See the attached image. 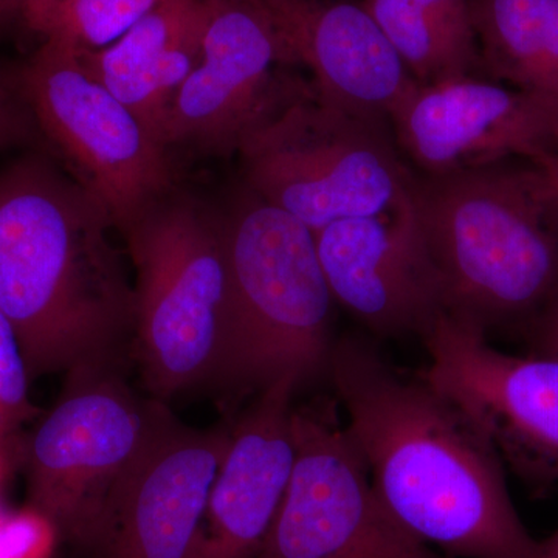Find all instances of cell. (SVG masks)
<instances>
[{
    "label": "cell",
    "mask_w": 558,
    "mask_h": 558,
    "mask_svg": "<svg viewBox=\"0 0 558 558\" xmlns=\"http://www.w3.org/2000/svg\"><path fill=\"white\" fill-rule=\"evenodd\" d=\"M61 543L53 521L38 509L0 510V558H54Z\"/></svg>",
    "instance_id": "cell-22"
},
{
    "label": "cell",
    "mask_w": 558,
    "mask_h": 558,
    "mask_svg": "<svg viewBox=\"0 0 558 558\" xmlns=\"http://www.w3.org/2000/svg\"><path fill=\"white\" fill-rule=\"evenodd\" d=\"M231 428L175 418L124 473L106 501L87 558H189Z\"/></svg>",
    "instance_id": "cell-14"
},
{
    "label": "cell",
    "mask_w": 558,
    "mask_h": 558,
    "mask_svg": "<svg viewBox=\"0 0 558 558\" xmlns=\"http://www.w3.org/2000/svg\"><path fill=\"white\" fill-rule=\"evenodd\" d=\"M269 17L319 97L339 108L388 121L417 83L362 0H253Z\"/></svg>",
    "instance_id": "cell-16"
},
{
    "label": "cell",
    "mask_w": 558,
    "mask_h": 558,
    "mask_svg": "<svg viewBox=\"0 0 558 558\" xmlns=\"http://www.w3.org/2000/svg\"><path fill=\"white\" fill-rule=\"evenodd\" d=\"M202 60L172 102L167 149L211 156L240 153L242 143L310 81L253 0H207Z\"/></svg>",
    "instance_id": "cell-10"
},
{
    "label": "cell",
    "mask_w": 558,
    "mask_h": 558,
    "mask_svg": "<svg viewBox=\"0 0 558 558\" xmlns=\"http://www.w3.org/2000/svg\"><path fill=\"white\" fill-rule=\"evenodd\" d=\"M17 94L73 179L100 201L120 233L172 193L168 149L92 78L73 47L44 39L17 75Z\"/></svg>",
    "instance_id": "cell-8"
},
{
    "label": "cell",
    "mask_w": 558,
    "mask_h": 558,
    "mask_svg": "<svg viewBox=\"0 0 558 558\" xmlns=\"http://www.w3.org/2000/svg\"><path fill=\"white\" fill-rule=\"evenodd\" d=\"M100 201L43 159L0 172V312L31 380L87 365H123L135 290Z\"/></svg>",
    "instance_id": "cell-2"
},
{
    "label": "cell",
    "mask_w": 558,
    "mask_h": 558,
    "mask_svg": "<svg viewBox=\"0 0 558 558\" xmlns=\"http://www.w3.org/2000/svg\"><path fill=\"white\" fill-rule=\"evenodd\" d=\"M33 0H0V13L21 16Z\"/></svg>",
    "instance_id": "cell-29"
},
{
    "label": "cell",
    "mask_w": 558,
    "mask_h": 558,
    "mask_svg": "<svg viewBox=\"0 0 558 558\" xmlns=\"http://www.w3.org/2000/svg\"><path fill=\"white\" fill-rule=\"evenodd\" d=\"M337 306L380 337H424L446 314L411 193L398 207L314 231Z\"/></svg>",
    "instance_id": "cell-13"
},
{
    "label": "cell",
    "mask_w": 558,
    "mask_h": 558,
    "mask_svg": "<svg viewBox=\"0 0 558 558\" xmlns=\"http://www.w3.org/2000/svg\"><path fill=\"white\" fill-rule=\"evenodd\" d=\"M531 337L534 339V354L558 359V304L543 317Z\"/></svg>",
    "instance_id": "cell-25"
},
{
    "label": "cell",
    "mask_w": 558,
    "mask_h": 558,
    "mask_svg": "<svg viewBox=\"0 0 558 558\" xmlns=\"http://www.w3.org/2000/svg\"><path fill=\"white\" fill-rule=\"evenodd\" d=\"M422 11L462 38L475 40L470 20V0H410Z\"/></svg>",
    "instance_id": "cell-24"
},
{
    "label": "cell",
    "mask_w": 558,
    "mask_h": 558,
    "mask_svg": "<svg viewBox=\"0 0 558 558\" xmlns=\"http://www.w3.org/2000/svg\"><path fill=\"white\" fill-rule=\"evenodd\" d=\"M328 379L381 505L410 535L453 558H534L505 464L464 411L421 373L344 336Z\"/></svg>",
    "instance_id": "cell-1"
},
{
    "label": "cell",
    "mask_w": 558,
    "mask_h": 558,
    "mask_svg": "<svg viewBox=\"0 0 558 558\" xmlns=\"http://www.w3.org/2000/svg\"><path fill=\"white\" fill-rule=\"evenodd\" d=\"M160 0H33L21 14L44 39L100 50L120 39Z\"/></svg>",
    "instance_id": "cell-20"
},
{
    "label": "cell",
    "mask_w": 558,
    "mask_h": 558,
    "mask_svg": "<svg viewBox=\"0 0 558 558\" xmlns=\"http://www.w3.org/2000/svg\"><path fill=\"white\" fill-rule=\"evenodd\" d=\"M57 405L22 444L27 505L53 521L62 543L81 554L106 501L175 417L167 403L143 398L123 365L70 369Z\"/></svg>",
    "instance_id": "cell-7"
},
{
    "label": "cell",
    "mask_w": 558,
    "mask_h": 558,
    "mask_svg": "<svg viewBox=\"0 0 558 558\" xmlns=\"http://www.w3.org/2000/svg\"><path fill=\"white\" fill-rule=\"evenodd\" d=\"M135 270L131 354L150 398L168 403L222 387L229 355V266L223 216L165 197L121 231Z\"/></svg>",
    "instance_id": "cell-5"
},
{
    "label": "cell",
    "mask_w": 558,
    "mask_h": 558,
    "mask_svg": "<svg viewBox=\"0 0 558 558\" xmlns=\"http://www.w3.org/2000/svg\"><path fill=\"white\" fill-rule=\"evenodd\" d=\"M488 78L558 101V0H470Z\"/></svg>",
    "instance_id": "cell-18"
},
{
    "label": "cell",
    "mask_w": 558,
    "mask_h": 558,
    "mask_svg": "<svg viewBox=\"0 0 558 558\" xmlns=\"http://www.w3.org/2000/svg\"><path fill=\"white\" fill-rule=\"evenodd\" d=\"M22 444H24L22 436L11 439L0 438V495L10 473L17 465H22Z\"/></svg>",
    "instance_id": "cell-26"
},
{
    "label": "cell",
    "mask_w": 558,
    "mask_h": 558,
    "mask_svg": "<svg viewBox=\"0 0 558 558\" xmlns=\"http://www.w3.org/2000/svg\"><path fill=\"white\" fill-rule=\"evenodd\" d=\"M411 197L446 314L486 337L531 336L558 304V196L537 165L416 175Z\"/></svg>",
    "instance_id": "cell-3"
},
{
    "label": "cell",
    "mask_w": 558,
    "mask_h": 558,
    "mask_svg": "<svg viewBox=\"0 0 558 558\" xmlns=\"http://www.w3.org/2000/svg\"><path fill=\"white\" fill-rule=\"evenodd\" d=\"M422 376L464 411L502 464L534 484L558 481V359L512 355L442 314L421 339Z\"/></svg>",
    "instance_id": "cell-11"
},
{
    "label": "cell",
    "mask_w": 558,
    "mask_h": 558,
    "mask_svg": "<svg viewBox=\"0 0 558 558\" xmlns=\"http://www.w3.org/2000/svg\"><path fill=\"white\" fill-rule=\"evenodd\" d=\"M238 154L250 193L312 231L398 207L416 179L391 123L326 101L311 81Z\"/></svg>",
    "instance_id": "cell-6"
},
{
    "label": "cell",
    "mask_w": 558,
    "mask_h": 558,
    "mask_svg": "<svg viewBox=\"0 0 558 558\" xmlns=\"http://www.w3.org/2000/svg\"><path fill=\"white\" fill-rule=\"evenodd\" d=\"M229 266V355L222 387L299 389L328 377L336 301L314 231L250 193L223 216Z\"/></svg>",
    "instance_id": "cell-4"
},
{
    "label": "cell",
    "mask_w": 558,
    "mask_h": 558,
    "mask_svg": "<svg viewBox=\"0 0 558 558\" xmlns=\"http://www.w3.org/2000/svg\"><path fill=\"white\" fill-rule=\"evenodd\" d=\"M33 121L20 94L14 95L0 80V149L25 142L32 134Z\"/></svg>",
    "instance_id": "cell-23"
},
{
    "label": "cell",
    "mask_w": 558,
    "mask_h": 558,
    "mask_svg": "<svg viewBox=\"0 0 558 558\" xmlns=\"http://www.w3.org/2000/svg\"><path fill=\"white\" fill-rule=\"evenodd\" d=\"M389 123L421 175L538 161L558 149L557 100L473 75L414 84Z\"/></svg>",
    "instance_id": "cell-12"
},
{
    "label": "cell",
    "mask_w": 558,
    "mask_h": 558,
    "mask_svg": "<svg viewBox=\"0 0 558 558\" xmlns=\"http://www.w3.org/2000/svg\"><path fill=\"white\" fill-rule=\"evenodd\" d=\"M299 385L282 377L231 427V440L209 492L189 558H255L282 499L296 459L293 396Z\"/></svg>",
    "instance_id": "cell-15"
},
{
    "label": "cell",
    "mask_w": 558,
    "mask_h": 558,
    "mask_svg": "<svg viewBox=\"0 0 558 558\" xmlns=\"http://www.w3.org/2000/svg\"><path fill=\"white\" fill-rule=\"evenodd\" d=\"M389 46L418 84L472 75L480 65L475 40L462 38L410 0H362Z\"/></svg>",
    "instance_id": "cell-19"
},
{
    "label": "cell",
    "mask_w": 558,
    "mask_h": 558,
    "mask_svg": "<svg viewBox=\"0 0 558 558\" xmlns=\"http://www.w3.org/2000/svg\"><path fill=\"white\" fill-rule=\"evenodd\" d=\"M207 17V0H160L116 43L76 54L163 145L172 102L202 60Z\"/></svg>",
    "instance_id": "cell-17"
},
{
    "label": "cell",
    "mask_w": 558,
    "mask_h": 558,
    "mask_svg": "<svg viewBox=\"0 0 558 558\" xmlns=\"http://www.w3.org/2000/svg\"><path fill=\"white\" fill-rule=\"evenodd\" d=\"M28 381L20 340L10 319L0 312V438L21 436L22 425L43 414L28 396Z\"/></svg>",
    "instance_id": "cell-21"
},
{
    "label": "cell",
    "mask_w": 558,
    "mask_h": 558,
    "mask_svg": "<svg viewBox=\"0 0 558 558\" xmlns=\"http://www.w3.org/2000/svg\"><path fill=\"white\" fill-rule=\"evenodd\" d=\"M292 421V478L255 558H447L389 515L332 407H293Z\"/></svg>",
    "instance_id": "cell-9"
},
{
    "label": "cell",
    "mask_w": 558,
    "mask_h": 558,
    "mask_svg": "<svg viewBox=\"0 0 558 558\" xmlns=\"http://www.w3.org/2000/svg\"><path fill=\"white\" fill-rule=\"evenodd\" d=\"M534 558H558V529L550 537L538 542Z\"/></svg>",
    "instance_id": "cell-28"
},
{
    "label": "cell",
    "mask_w": 558,
    "mask_h": 558,
    "mask_svg": "<svg viewBox=\"0 0 558 558\" xmlns=\"http://www.w3.org/2000/svg\"><path fill=\"white\" fill-rule=\"evenodd\" d=\"M535 165L543 171L546 179L549 180L550 186L556 191L558 196V149L550 153L549 156L543 157L542 160L534 161Z\"/></svg>",
    "instance_id": "cell-27"
}]
</instances>
